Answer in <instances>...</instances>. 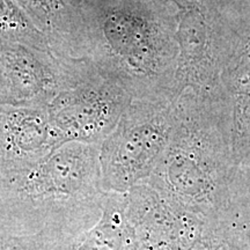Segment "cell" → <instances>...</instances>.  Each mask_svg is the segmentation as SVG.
Masks as SVG:
<instances>
[{
	"label": "cell",
	"mask_w": 250,
	"mask_h": 250,
	"mask_svg": "<svg viewBox=\"0 0 250 250\" xmlns=\"http://www.w3.org/2000/svg\"><path fill=\"white\" fill-rule=\"evenodd\" d=\"M85 58L133 100H174L177 48L161 0H80Z\"/></svg>",
	"instance_id": "6da1fadb"
},
{
	"label": "cell",
	"mask_w": 250,
	"mask_h": 250,
	"mask_svg": "<svg viewBox=\"0 0 250 250\" xmlns=\"http://www.w3.org/2000/svg\"><path fill=\"white\" fill-rule=\"evenodd\" d=\"M239 169L226 103L181 94L169 143L146 183L184 210L215 223L230 201Z\"/></svg>",
	"instance_id": "7a4b0ae2"
},
{
	"label": "cell",
	"mask_w": 250,
	"mask_h": 250,
	"mask_svg": "<svg viewBox=\"0 0 250 250\" xmlns=\"http://www.w3.org/2000/svg\"><path fill=\"white\" fill-rule=\"evenodd\" d=\"M174 124V100H132L100 145L104 191L126 193L146 182L169 143Z\"/></svg>",
	"instance_id": "3957f363"
},
{
	"label": "cell",
	"mask_w": 250,
	"mask_h": 250,
	"mask_svg": "<svg viewBox=\"0 0 250 250\" xmlns=\"http://www.w3.org/2000/svg\"><path fill=\"white\" fill-rule=\"evenodd\" d=\"M173 26L177 48L173 95L225 102L223 57L215 0H161Z\"/></svg>",
	"instance_id": "277c9868"
},
{
	"label": "cell",
	"mask_w": 250,
	"mask_h": 250,
	"mask_svg": "<svg viewBox=\"0 0 250 250\" xmlns=\"http://www.w3.org/2000/svg\"><path fill=\"white\" fill-rule=\"evenodd\" d=\"M132 100L89 59L77 58L71 83L45 109L62 144L101 145Z\"/></svg>",
	"instance_id": "5b68a950"
},
{
	"label": "cell",
	"mask_w": 250,
	"mask_h": 250,
	"mask_svg": "<svg viewBox=\"0 0 250 250\" xmlns=\"http://www.w3.org/2000/svg\"><path fill=\"white\" fill-rule=\"evenodd\" d=\"M18 193L39 204L103 202L100 145L68 142L42 161L9 181Z\"/></svg>",
	"instance_id": "8992f818"
},
{
	"label": "cell",
	"mask_w": 250,
	"mask_h": 250,
	"mask_svg": "<svg viewBox=\"0 0 250 250\" xmlns=\"http://www.w3.org/2000/svg\"><path fill=\"white\" fill-rule=\"evenodd\" d=\"M76 58L19 42H0V104L46 108L67 88Z\"/></svg>",
	"instance_id": "52a82bcc"
},
{
	"label": "cell",
	"mask_w": 250,
	"mask_h": 250,
	"mask_svg": "<svg viewBox=\"0 0 250 250\" xmlns=\"http://www.w3.org/2000/svg\"><path fill=\"white\" fill-rule=\"evenodd\" d=\"M125 215L138 250H191L213 224L174 204L146 182L125 193Z\"/></svg>",
	"instance_id": "ba28073f"
},
{
	"label": "cell",
	"mask_w": 250,
	"mask_h": 250,
	"mask_svg": "<svg viewBox=\"0 0 250 250\" xmlns=\"http://www.w3.org/2000/svg\"><path fill=\"white\" fill-rule=\"evenodd\" d=\"M61 145L45 108L0 104V175L8 182Z\"/></svg>",
	"instance_id": "9c48e42d"
},
{
	"label": "cell",
	"mask_w": 250,
	"mask_h": 250,
	"mask_svg": "<svg viewBox=\"0 0 250 250\" xmlns=\"http://www.w3.org/2000/svg\"><path fill=\"white\" fill-rule=\"evenodd\" d=\"M221 85L236 165L250 160V29L240 35L229 59L224 62Z\"/></svg>",
	"instance_id": "30bf717a"
},
{
	"label": "cell",
	"mask_w": 250,
	"mask_h": 250,
	"mask_svg": "<svg viewBox=\"0 0 250 250\" xmlns=\"http://www.w3.org/2000/svg\"><path fill=\"white\" fill-rule=\"evenodd\" d=\"M58 56L85 57L80 0H18Z\"/></svg>",
	"instance_id": "8fae6325"
},
{
	"label": "cell",
	"mask_w": 250,
	"mask_h": 250,
	"mask_svg": "<svg viewBox=\"0 0 250 250\" xmlns=\"http://www.w3.org/2000/svg\"><path fill=\"white\" fill-rule=\"evenodd\" d=\"M71 250H138L125 215V193H107L98 224Z\"/></svg>",
	"instance_id": "7c38bea8"
},
{
	"label": "cell",
	"mask_w": 250,
	"mask_h": 250,
	"mask_svg": "<svg viewBox=\"0 0 250 250\" xmlns=\"http://www.w3.org/2000/svg\"><path fill=\"white\" fill-rule=\"evenodd\" d=\"M218 225L228 250H250V189L235 181L230 201Z\"/></svg>",
	"instance_id": "4fadbf2b"
},
{
	"label": "cell",
	"mask_w": 250,
	"mask_h": 250,
	"mask_svg": "<svg viewBox=\"0 0 250 250\" xmlns=\"http://www.w3.org/2000/svg\"><path fill=\"white\" fill-rule=\"evenodd\" d=\"M4 41L54 51L48 37L18 0H0V42Z\"/></svg>",
	"instance_id": "5bb4252c"
},
{
	"label": "cell",
	"mask_w": 250,
	"mask_h": 250,
	"mask_svg": "<svg viewBox=\"0 0 250 250\" xmlns=\"http://www.w3.org/2000/svg\"><path fill=\"white\" fill-rule=\"evenodd\" d=\"M237 182L250 189V160L240 167L239 174H237Z\"/></svg>",
	"instance_id": "9a60e30c"
},
{
	"label": "cell",
	"mask_w": 250,
	"mask_h": 250,
	"mask_svg": "<svg viewBox=\"0 0 250 250\" xmlns=\"http://www.w3.org/2000/svg\"><path fill=\"white\" fill-rule=\"evenodd\" d=\"M0 250H18V242L14 239L0 235Z\"/></svg>",
	"instance_id": "2e32d148"
}]
</instances>
